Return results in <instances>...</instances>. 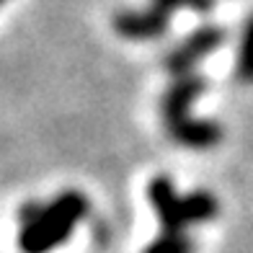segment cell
Masks as SVG:
<instances>
[{
    "mask_svg": "<svg viewBox=\"0 0 253 253\" xmlns=\"http://www.w3.org/2000/svg\"><path fill=\"white\" fill-rule=\"evenodd\" d=\"M88 214L83 191H62L47 204H26L21 210L18 246L24 253H49L62 246L78 222Z\"/></svg>",
    "mask_w": 253,
    "mask_h": 253,
    "instance_id": "6da1fadb",
    "label": "cell"
},
{
    "mask_svg": "<svg viewBox=\"0 0 253 253\" xmlns=\"http://www.w3.org/2000/svg\"><path fill=\"white\" fill-rule=\"evenodd\" d=\"M227 31L220 24H202L197 26L186 39H181L173 49L166 54V70L170 75H183V73H194L197 65H202L212 52H217L225 44Z\"/></svg>",
    "mask_w": 253,
    "mask_h": 253,
    "instance_id": "7a4b0ae2",
    "label": "cell"
},
{
    "mask_svg": "<svg viewBox=\"0 0 253 253\" xmlns=\"http://www.w3.org/2000/svg\"><path fill=\"white\" fill-rule=\"evenodd\" d=\"M168 26H170V16L166 10L155 8L153 3L147 8H122L114 13V31L129 42L163 39L168 34Z\"/></svg>",
    "mask_w": 253,
    "mask_h": 253,
    "instance_id": "3957f363",
    "label": "cell"
},
{
    "mask_svg": "<svg viewBox=\"0 0 253 253\" xmlns=\"http://www.w3.org/2000/svg\"><path fill=\"white\" fill-rule=\"evenodd\" d=\"M147 199L158 214V222L163 233H186V220H183V197L173 186L168 176H155L147 183Z\"/></svg>",
    "mask_w": 253,
    "mask_h": 253,
    "instance_id": "277c9868",
    "label": "cell"
},
{
    "mask_svg": "<svg viewBox=\"0 0 253 253\" xmlns=\"http://www.w3.org/2000/svg\"><path fill=\"white\" fill-rule=\"evenodd\" d=\"M207 90V80L199 73H183L170 80V85L166 88L163 98H160V114L163 122H178L183 117H189V111L202 93Z\"/></svg>",
    "mask_w": 253,
    "mask_h": 253,
    "instance_id": "5b68a950",
    "label": "cell"
},
{
    "mask_svg": "<svg viewBox=\"0 0 253 253\" xmlns=\"http://www.w3.org/2000/svg\"><path fill=\"white\" fill-rule=\"evenodd\" d=\"M166 132L173 142L191 147V150H207L222 142V126L212 119H197V117H183L178 122L166 124Z\"/></svg>",
    "mask_w": 253,
    "mask_h": 253,
    "instance_id": "8992f818",
    "label": "cell"
},
{
    "mask_svg": "<svg viewBox=\"0 0 253 253\" xmlns=\"http://www.w3.org/2000/svg\"><path fill=\"white\" fill-rule=\"evenodd\" d=\"M217 212H220V204H217V199L210 191L199 189L183 197V220H186V227L210 222L217 217Z\"/></svg>",
    "mask_w": 253,
    "mask_h": 253,
    "instance_id": "52a82bcc",
    "label": "cell"
},
{
    "mask_svg": "<svg viewBox=\"0 0 253 253\" xmlns=\"http://www.w3.org/2000/svg\"><path fill=\"white\" fill-rule=\"evenodd\" d=\"M235 80L243 85H253V13L248 16L243 34H240L238 57H235Z\"/></svg>",
    "mask_w": 253,
    "mask_h": 253,
    "instance_id": "ba28073f",
    "label": "cell"
},
{
    "mask_svg": "<svg viewBox=\"0 0 253 253\" xmlns=\"http://www.w3.org/2000/svg\"><path fill=\"white\" fill-rule=\"evenodd\" d=\"M194 251H197V243L186 233H163L142 253H194Z\"/></svg>",
    "mask_w": 253,
    "mask_h": 253,
    "instance_id": "9c48e42d",
    "label": "cell"
},
{
    "mask_svg": "<svg viewBox=\"0 0 253 253\" xmlns=\"http://www.w3.org/2000/svg\"><path fill=\"white\" fill-rule=\"evenodd\" d=\"M150 3L160 10H166L168 16H173L176 10H189V13H197V16H207L214 10L217 0H150Z\"/></svg>",
    "mask_w": 253,
    "mask_h": 253,
    "instance_id": "30bf717a",
    "label": "cell"
},
{
    "mask_svg": "<svg viewBox=\"0 0 253 253\" xmlns=\"http://www.w3.org/2000/svg\"><path fill=\"white\" fill-rule=\"evenodd\" d=\"M3 3H5V0H0V5H3Z\"/></svg>",
    "mask_w": 253,
    "mask_h": 253,
    "instance_id": "8fae6325",
    "label": "cell"
}]
</instances>
